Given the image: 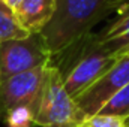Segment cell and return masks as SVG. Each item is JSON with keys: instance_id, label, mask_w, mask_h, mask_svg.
Segmentation results:
<instances>
[{"instance_id": "1", "label": "cell", "mask_w": 129, "mask_h": 127, "mask_svg": "<svg viewBox=\"0 0 129 127\" xmlns=\"http://www.w3.org/2000/svg\"><path fill=\"white\" fill-rule=\"evenodd\" d=\"M110 12L108 0H57L50 23L39 33L51 58L81 43Z\"/></svg>"}, {"instance_id": "2", "label": "cell", "mask_w": 129, "mask_h": 127, "mask_svg": "<svg viewBox=\"0 0 129 127\" xmlns=\"http://www.w3.org/2000/svg\"><path fill=\"white\" fill-rule=\"evenodd\" d=\"M86 115L64 88L62 70L51 60L44 70V82L35 115V126L78 127Z\"/></svg>"}, {"instance_id": "3", "label": "cell", "mask_w": 129, "mask_h": 127, "mask_svg": "<svg viewBox=\"0 0 129 127\" xmlns=\"http://www.w3.org/2000/svg\"><path fill=\"white\" fill-rule=\"evenodd\" d=\"M51 54L39 34L11 39L0 43V81L50 63Z\"/></svg>"}, {"instance_id": "4", "label": "cell", "mask_w": 129, "mask_h": 127, "mask_svg": "<svg viewBox=\"0 0 129 127\" xmlns=\"http://www.w3.org/2000/svg\"><path fill=\"white\" fill-rule=\"evenodd\" d=\"M83 42V52L72 64L71 70L68 73H62L64 88L71 94V97H77L93 82H96L107 70L111 69V66L119 58L99 51L93 42L92 34H89Z\"/></svg>"}, {"instance_id": "5", "label": "cell", "mask_w": 129, "mask_h": 127, "mask_svg": "<svg viewBox=\"0 0 129 127\" xmlns=\"http://www.w3.org/2000/svg\"><path fill=\"white\" fill-rule=\"evenodd\" d=\"M126 84H129V52L119 55L110 70H107L81 94L74 97V100L86 117L95 115Z\"/></svg>"}, {"instance_id": "6", "label": "cell", "mask_w": 129, "mask_h": 127, "mask_svg": "<svg viewBox=\"0 0 129 127\" xmlns=\"http://www.w3.org/2000/svg\"><path fill=\"white\" fill-rule=\"evenodd\" d=\"M44 67L23 72L0 81V120L14 108L27 106L35 115L44 82Z\"/></svg>"}, {"instance_id": "7", "label": "cell", "mask_w": 129, "mask_h": 127, "mask_svg": "<svg viewBox=\"0 0 129 127\" xmlns=\"http://www.w3.org/2000/svg\"><path fill=\"white\" fill-rule=\"evenodd\" d=\"M57 0H23L15 11L20 24L30 33L39 34L50 23Z\"/></svg>"}, {"instance_id": "8", "label": "cell", "mask_w": 129, "mask_h": 127, "mask_svg": "<svg viewBox=\"0 0 129 127\" xmlns=\"http://www.w3.org/2000/svg\"><path fill=\"white\" fill-rule=\"evenodd\" d=\"M30 33L18 21L15 12L0 0V43L11 39H23Z\"/></svg>"}, {"instance_id": "9", "label": "cell", "mask_w": 129, "mask_h": 127, "mask_svg": "<svg viewBox=\"0 0 129 127\" xmlns=\"http://www.w3.org/2000/svg\"><path fill=\"white\" fill-rule=\"evenodd\" d=\"M98 114L129 118V84H126L120 91H117L113 96L101 108V111Z\"/></svg>"}, {"instance_id": "10", "label": "cell", "mask_w": 129, "mask_h": 127, "mask_svg": "<svg viewBox=\"0 0 129 127\" xmlns=\"http://www.w3.org/2000/svg\"><path fill=\"white\" fill-rule=\"evenodd\" d=\"M93 42L98 46L99 51H102L104 54H108V55H114V57H119L125 52H129V30L113 39H107V40H99L96 37V34L93 36Z\"/></svg>"}, {"instance_id": "11", "label": "cell", "mask_w": 129, "mask_h": 127, "mask_svg": "<svg viewBox=\"0 0 129 127\" xmlns=\"http://www.w3.org/2000/svg\"><path fill=\"white\" fill-rule=\"evenodd\" d=\"M2 121L6 124V127H33L35 112L27 106H18L6 112Z\"/></svg>"}, {"instance_id": "12", "label": "cell", "mask_w": 129, "mask_h": 127, "mask_svg": "<svg viewBox=\"0 0 129 127\" xmlns=\"http://www.w3.org/2000/svg\"><path fill=\"white\" fill-rule=\"evenodd\" d=\"M78 127H129V118L95 114L86 117Z\"/></svg>"}, {"instance_id": "13", "label": "cell", "mask_w": 129, "mask_h": 127, "mask_svg": "<svg viewBox=\"0 0 129 127\" xmlns=\"http://www.w3.org/2000/svg\"><path fill=\"white\" fill-rule=\"evenodd\" d=\"M129 30V11L125 12L123 15H119L117 20H114L108 27L104 29V32H101L99 34H96V37L99 40H107V39H113L122 33Z\"/></svg>"}, {"instance_id": "14", "label": "cell", "mask_w": 129, "mask_h": 127, "mask_svg": "<svg viewBox=\"0 0 129 127\" xmlns=\"http://www.w3.org/2000/svg\"><path fill=\"white\" fill-rule=\"evenodd\" d=\"M111 11L117 12V15H123L129 11V0H108Z\"/></svg>"}, {"instance_id": "15", "label": "cell", "mask_w": 129, "mask_h": 127, "mask_svg": "<svg viewBox=\"0 0 129 127\" xmlns=\"http://www.w3.org/2000/svg\"><path fill=\"white\" fill-rule=\"evenodd\" d=\"M2 2H3L8 8H11V9L15 12V11H17V8L20 6V3H21L23 0H2Z\"/></svg>"}]
</instances>
